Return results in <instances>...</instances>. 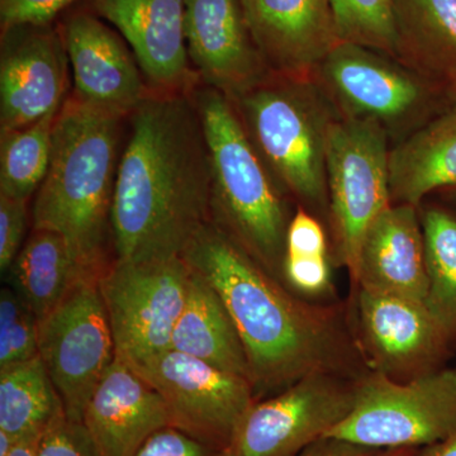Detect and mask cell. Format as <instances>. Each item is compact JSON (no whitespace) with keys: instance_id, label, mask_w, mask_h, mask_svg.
<instances>
[{"instance_id":"6da1fadb","label":"cell","mask_w":456,"mask_h":456,"mask_svg":"<svg viewBox=\"0 0 456 456\" xmlns=\"http://www.w3.org/2000/svg\"><path fill=\"white\" fill-rule=\"evenodd\" d=\"M130 116L114 188V260L182 257L212 222L211 159L193 90L149 92Z\"/></svg>"},{"instance_id":"7a4b0ae2","label":"cell","mask_w":456,"mask_h":456,"mask_svg":"<svg viewBox=\"0 0 456 456\" xmlns=\"http://www.w3.org/2000/svg\"><path fill=\"white\" fill-rule=\"evenodd\" d=\"M220 294L246 353L255 391L281 392L308 375H341L350 346L334 316L290 296L213 222L182 255Z\"/></svg>"},{"instance_id":"3957f363","label":"cell","mask_w":456,"mask_h":456,"mask_svg":"<svg viewBox=\"0 0 456 456\" xmlns=\"http://www.w3.org/2000/svg\"><path fill=\"white\" fill-rule=\"evenodd\" d=\"M123 118L75 95L66 99L53 127L49 170L33 200V230L64 237L84 278L98 279L112 264L108 248Z\"/></svg>"},{"instance_id":"277c9868","label":"cell","mask_w":456,"mask_h":456,"mask_svg":"<svg viewBox=\"0 0 456 456\" xmlns=\"http://www.w3.org/2000/svg\"><path fill=\"white\" fill-rule=\"evenodd\" d=\"M208 146L212 222L270 274L281 273L290 218L284 191L246 131L235 104L217 90H193Z\"/></svg>"},{"instance_id":"5b68a950","label":"cell","mask_w":456,"mask_h":456,"mask_svg":"<svg viewBox=\"0 0 456 456\" xmlns=\"http://www.w3.org/2000/svg\"><path fill=\"white\" fill-rule=\"evenodd\" d=\"M233 104L281 191L329 215L327 139L338 114L314 77L270 73Z\"/></svg>"},{"instance_id":"8992f818","label":"cell","mask_w":456,"mask_h":456,"mask_svg":"<svg viewBox=\"0 0 456 456\" xmlns=\"http://www.w3.org/2000/svg\"><path fill=\"white\" fill-rule=\"evenodd\" d=\"M314 79L338 116L373 119L395 143L430 121L439 98V83L395 57L350 42L330 51Z\"/></svg>"},{"instance_id":"52a82bcc","label":"cell","mask_w":456,"mask_h":456,"mask_svg":"<svg viewBox=\"0 0 456 456\" xmlns=\"http://www.w3.org/2000/svg\"><path fill=\"white\" fill-rule=\"evenodd\" d=\"M456 431V369L426 371L408 382L369 375L350 415L327 432L369 449L430 446Z\"/></svg>"},{"instance_id":"ba28073f","label":"cell","mask_w":456,"mask_h":456,"mask_svg":"<svg viewBox=\"0 0 456 456\" xmlns=\"http://www.w3.org/2000/svg\"><path fill=\"white\" fill-rule=\"evenodd\" d=\"M389 137L379 123L338 116L327 139L329 217L338 259L355 272L371 222L392 204Z\"/></svg>"},{"instance_id":"9c48e42d","label":"cell","mask_w":456,"mask_h":456,"mask_svg":"<svg viewBox=\"0 0 456 456\" xmlns=\"http://www.w3.org/2000/svg\"><path fill=\"white\" fill-rule=\"evenodd\" d=\"M191 269L183 257L117 261L98 278L117 356L140 362L170 349L188 296Z\"/></svg>"},{"instance_id":"30bf717a","label":"cell","mask_w":456,"mask_h":456,"mask_svg":"<svg viewBox=\"0 0 456 456\" xmlns=\"http://www.w3.org/2000/svg\"><path fill=\"white\" fill-rule=\"evenodd\" d=\"M38 355L65 415L82 422L93 392L117 356L98 279H80L59 305L38 321Z\"/></svg>"},{"instance_id":"8fae6325","label":"cell","mask_w":456,"mask_h":456,"mask_svg":"<svg viewBox=\"0 0 456 456\" xmlns=\"http://www.w3.org/2000/svg\"><path fill=\"white\" fill-rule=\"evenodd\" d=\"M163 398L170 426L221 450L255 403L253 383L180 351L127 362Z\"/></svg>"},{"instance_id":"7c38bea8","label":"cell","mask_w":456,"mask_h":456,"mask_svg":"<svg viewBox=\"0 0 456 456\" xmlns=\"http://www.w3.org/2000/svg\"><path fill=\"white\" fill-rule=\"evenodd\" d=\"M356 388L338 374L316 373L255 402L237 424L224 456L298 455L350 415Z\"/></svg>"},{"instance_id":"4fadbf2b","label":"cell","mask_w":456,"mask_h":456,"mask_svg":"<svg viewBox=\"0 0 456 456\" xmlns=\"http://www.w3.org/2000/svg\"><path fill=\"white\" fill-rule=\"evenodd\" d=\"M69 57L61 33L46 26L3 32L0 134L59 112L68 94Z\"/></svg>"},{"instance_id":"5bb4252c","label":"cell","mask_w":456,"mask_h":456,"mask_svg":"<svg viewBox=\"0 0 456 456\" xmlns=\"http://www.w3.org/2000/svg\"><path fill=\"white\" fill-rule=\"evenodd\" d=\"M184 29L198 79L231 102L272 73L251 37L240 0H185Z\"/></svg>"},{"instance_id":"9a60e30c","label":"cell","mask_w":456,"mask_h":456,"mask_svg":"<svg viewBox=\"0 0 456 456\" xmlns=\"http://www.w3.org/2000/svg\"><path fill=\"white\" fill-rule=\"evenodd\" d=\"M116 27L152 92L189 93L200 82L185 42V0H93Z\"/></svg>"},{"instance_id":"2e32d148","label":"cell","mask_w":456,"mask_h":456,"mask_svg":"<svg viewBox=\"0 0 456 456\" xmlns=\"http://www.w3.org/2000/svg\"><path fill=\"white\" fill-rule=\"evenodd\" d=\"M240 4L272 73L314 77L341 42L329 0H240Z\"/></svg>"},{"instance_id":"e0dca14e","label":"cell","mask_w":456,"mask_h":456,"mask_svg":"<svg viewBox=\"0 0 456 456\" xmlns=\"http://www.w3.org/2000/svg\"><path fill=\"white\" fill-rule=\"evenodd\" d=\"M61 36L73 71L75 97L108 112L130 116L149 92L125 42L89 13L69 18Z\"/></svg>"},{"instance_id":"ac0fdd59","label":"cell","mask_w":456,"mask_h":456,"mask_svg":"<svg viewBox=\"0 0 456 456\" xmlns=\"http://www.w3.org/2000/svg\"><path fill=\"white\" fill-rule=\"evenodd\" d=\"M82 424L101 456H134L156 431L170 426L163 398L116 356L93 392Z\"/></svg>"},{"instance_id":"d6986e66","label":"cell","mask_w":456,"mask_h":456,"mask_svg":"<svg viewBox=\"0 0 456 456\" xmlns=\"http://www.w3.org/2000/svg\"><path fill=\"white\" fill-rule=\"evenodd\" d=\"M351 278L359 289L425 305L428 279L417 207L391 204L371 222Z\"/></svg>"},{"instance_id":"ffe728a7","label":"cell","mask_w":456,"mask_h":456,"mask_svg":"<svg viewBox=\"0 0 456 456\" xmlns=\"http://www.w3.org/2000/svg\"><path fill=\"white\" fill-rule=\"evenodd\" d=\"M358 321L371 364L391 378L421 370L448 334L424 303L364 289H359Z\"/></svg>"},{"instance_id":"44dd1931","label":"cell","mask_w":456,"mask_h":456,"mask_svg":"<svg viewBox=\"0 0 456 456\" xmlns=\"http://www.w3.org/2000/svg\"><path fill=\"white\" fill-rule=\"evenodd\" d=\"M456 187V112L440 114L395 143L389 151L392 204L419 208L441 188Z\"/></svg>"},{"instance_id":"7402d4cb","label":"cell","mask_w":456,"mask_h":456,"mask_svg":"<svg viewBox=\"0 0 456 456\" xmlns=\"http://www.w3.org/2000/svg\"><path fill=\"white\" fill-rule=\"evenodd\" d=\"M395 59L434 82L456 75V0H392Z\"/></svg>"},{"instance_id":"603a6c76","label":"cell","mask_w":456,"mask_h":456,"mask_svg":"<svg viewBox=\"0 0 456 456\" xmlns=\"http://www.w3.org/2000/svg\"><path fill=\"white\" fill-rule=\"evenodd\" d=\"M170 349L250 379L244 345L226 305L215 288L193 269Z\"/></svg>"},{"instance_id":"cb8c5ba5","label":"cell","mask_w":456,"mask_h":456,"mask_svg":"<svg viewBox=\"0 0 456 456\" xmlns=\"http://www.w3.org/2000/svg\"><path fill=\"white\" fill-rule=\"evenodd\" d=\"M8 285L37 321L47 316L84 279L64 237L33 230L7 272Z\"/></svg>"},{"instance_id":"d4e9b609","label":"cell","mask_w":456,"mask_h":456,"mask_svg":"<svg viewBox=\"0 0 456 456\" xmlns=\"http://www.w3.org/2000/svg\"><path fill=\"white\" fill-rule=\"evenodd\" d=\"M64 412L40 355L0 369V430L17 441L41 436Z\"/></svg>"},{"instance_id":"484cf974","label":"cell","mask_w":456,"mask_h":456,"mask_svg":"<svg viewBox=\"0 0 456 456\" xmlns=\"http://www.w3.org/2000/svg\"><path fill=\"white\" fill-rule=\"evenodd\" d=\"M57 113L28 127L0 134V194L28 200L40 188L53 155Z\"/></svg>"},{"instance_id":"4316f807","label":"cell","mask_w":456,"mask_h":456,"mask_svg":"<svg viewBox=\"0 0 456 456\" xmlns=\"http://www.w3.org/2000/svg\"><path fill=\"white\" fill-rule=\"evenodd\" d=\"M428 292L426 307L446 332L456 327V217L445 209L421 215Z\"/></svg>"},{"instance_id":"83f0119b","label":"cell","mask_w":456,"mask_h":456,"mask_svg":"<svg viewBox=\"0 0 456 456\" xmlns=\"http://www.w3.org/2000/svg\"><path fill=\"white\" fill-rule=\"evenodd\" d=\"M329 2L341 42L369 47L395 59V27L392 0Z\"/></svg>"},{"instance_id":"f1b7e54d","label":"cell","mask_w":456,"mask_h":456,"mask_svg":"<svg viewBox=\"0 0 456 456\" xmlns=\"http://www.w3.org/2000/svg\"><path fill=\"white\" fill-rule=\"evenodd\" d=\"M38 355V321L9 285L0 292V369Z\"/></svg>"},{"instance_id":"f546056e","label":"cell","mask_w":456,"mask_h":456,"mask_svg":"<svg viewBox=\"0 0 456 456\" xmlns=\"http://www.w3.org/2000/svg\"><path fill=\"white\" fill-rule=\"evenodd\" d=\"M37 456H101L82 422L57 416L42 434Z\"/></svg>"},{"instance_id":"4dcf8cb0","label":"cell","mask_w":456,"mask_h":456,"mask_svg":"<svg viewBox=\"0 0 456 456\" xmlns=\"http://www.w3.org/2000/svg\"><path fill=\"white\" fill-rule=\"evenodd\" d=\"M28 200L0 194V270L7 274L23 248L28 224Z\"/></svg>"},{"instance_id":"1f68e13d","label":"cell","mask_w":456,"mask_h":456,"mask_svg":"<svg viewBox=\"0 0 456 456\" xmlns=\"http://www.w3.org/2000/svg\"><path fill=\"white\" fill-rule=\"evenodd\" d=\"M285 256H329L327 237L316 216L298 206L290 218Z\"/></svg>"},{"instance_id":"d6a6232c","label":"cell","mask_w":456,"mask_h":456,"mask_svg":"<svg viewBox=\"0 0 456 456\" xmlns=\"http://www.w3.org/2000/svg\"><path fill=\"white\" fill-rule=\"evenodd\" d=\"M75 0H0L2 31L17 27L50 25Z\"/></svg>"},{"instance_id":"836d02e7","label":"cell","mask_w":456,"mask_h":456,"mask_svg":"<svg viewBox=\"0 0 456 456\" xmlns=\"http://www.w3.org/2000/svg\"><path fill=\"white\" fill-rule=\"evenodd\" d=\"M134 456H224V452L173 426H167L149 437Z\"/></svg>"},{"instance_id":"e575fe53","label":"cell","mask_w":456,"mask_h":456,"mask_svg":"<svg viewBox=\"0 0 456 456\" xmlns=\"http://www.w3.org/2000/svg\"><path fill=\"white\" fill-rule=\"evenodd\" d=\"M283 275L298 292H325L331 279L329 256H285Z\"/></svg>"},{"instance_id":"d590c367","label":"cell","mask_w":456,"mask_h":456,"mask_svg":"<svg viewBox=\"0 0 456 456\" xmlns=\"http://www.w3.org/2000/svg\"><path fill=\"white\" fill-rule=\"evenodd\" d=\"M373 452L374 449L364 448L347 441L322 437L296 456H371Z\"/></svg>"},{"instance_id":"8d00e7d4","label":"cell","mask_w":456,"mask_h":456,"mask_svg":"<svg viewBox=\"0 0 456 456\" xmlns=\"http://www.w3.org/2000/svg\"><path fill=\"white\" fill-rule=\"evenodd\" d=\"M421 456H456V431L448 439L428 446Z\"/></svg>"},{"instance_id":"74e56055","label":"cell","mask_w":456,"mask_h":456,"mask_svg":"<svg viewBox=\"0 0 456 456\" xmlns=\"http://www.w3.org/2000/svg\"><path fill=\"white\" fill-rule=\"evenodd\" d=\"M41 436L26 437L18 441L17 445L8 456H37Z\"/></svg>"},{"instance_id":"f35d334b","label":"cell","mask_w":456,"mask_h":456,"mask_svg":"<svg viewBox=\"0 0 456 456\" xmlns=\"http://www.w3.org/2000/svg\"><path fill=\"white\" fill-rule=\"evenodd\" d=\"M443 99L445 101L449 110L456 112V75L444 84Z\"/></svg>"},{"instance_id":"ab89813d","label":"cell","mask_w":456,"mask_h":456,"mask_svg":"<svg viewBox=\"0 0 456 456\" xmlns=\"http://www.w3.org/2000/svg\"><path fill=\"white\" fill-rule=\"evenodd\" d=\"M18 441L8 432L0 430V456H8L17 445Z\"/></svg>"},{"instance_id":"60d3db41","label":"cell","mask_w":456,"mask_h":456,"mask_svg":"<svg viewBox=\"0 0 456 456\" xmlns=\"http://www.w3.org/2000/svg\"><path fill=\"white\" fill-rule=\"evenodd\" d=\"M452 197H454V200L456 202V187L452 189Z\"/></svg>"}]
</instances>
